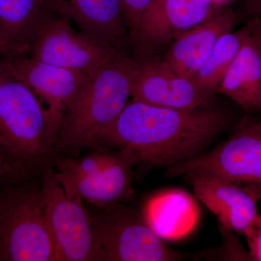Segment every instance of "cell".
Returning <instances> with one entry per match:
<instances>
[{"label":"cell","instance_id":"obj_22","mask_svg":"<svg viewBox=\"0 0 261 261\" xmlns=\"http://www.w3.org/2000/svg\"><path fill=\"white\" fill-rule=\"evenodd\" d=\"M29 178L30 177L9 159L0 146V185L5 186Z\"/></svg>","mask_w":261,"mask_h":261},{"label":"cell","instance_id":"obj_14","mask_svg":"<svg viewBox=\"0 0 261 261\" xmlns=\"http://www.w3.org/2000/svg\"><path fill=\"white\" fill-rule=\"evenodd\" d=\"M56 15V0H0V51L10 58L28 55L44 20Z\"/></svg>","mask_w":261,"mask_h":261},{"label":"cell","instance_id":"obj_10","mask_svg":"<svg viewBox=\"0 0 261 261\" xmlns=\"http://www.w3.org/2000/svg\"><path fill=\"white\" fill-rule=\"evenodd\" d=\"M217 8L212 0H153L130 42L137 56H156L178 34L205 21Z\"/></svg>","mask_w":261,"mask_h":261},{"label":"cell","instance_id":"obj_7","mask_svg":"<svg viewBox=\"0 0 261 261\" xmlns=\"http://www.w3.org/2000/svg\"><path fill=\"white\" fill-rule=\"evenodd\" d=\"M64 17L51 15L33 39L29 56L65 69L89 75L123 54L121 49L73 29Z\"/></svg>","mask_w":261,"mask_h":261},{"label":"cell","instance_id":"obj_2","mask_svg":"<svg viewBox=\"0 0 261 261\" xmlns=\"http://www.w3.org/2000/svg\"><path fill=\"white\" fill-rule=\"evenodd\" d=\"M58 135L47 108L0 57V146L5 154L35 177L56 159Z\"/></svg>","mask_w":261,"mask_h":261},{"label":"cell","instance_id":"obj_5","mask_svg":"<svg viewBox=\"0 0 261 261\" xmlns=\"http://www.w3.org/2000/svg\"><path fill=\"white\" fill-rule=\"evenodd\" d=\"M169 177L209 176L261 195V118L245 116L232 135L212 150L168 168Z\"/></svg>","mask_w":261,"mask_h":261},{"label":"cell","instance_id":"obj_4","mask_svg":"<svg viewBox=\"0 0 261 261\" xmlns=\"http://www.w3.org/2000/svg\"><path fill=\"white\" fill-rule=\"evenodd\" d=\"M29 180L0 191V261H56L42 184Z\"/></svg>","mask_w":261,"mask_h":261},{"label":"cell","instance_id":"obj_25","mask_svg":"<svg viewBox=\"0 0 261 261\" xmlns=\"http://www.w3.org/2000/svg\"><path fill=\"white\" fill-rule=\"evenodd\" d=\"M249 25L255 32L258 34L261 39V20L255 18H252Z\"/></svg>","mask_w":261,"mask_h":261},{"label":"cell","instance_id":"obj_12","mask_svg":"<svg viewBox=\"0 0 261 261\" xmlns=\"http://www.w3.org/2000/svg\"><path fill=\"white\" fill-rule=\"evenodd\" d=\"M240 21L238 13L226 6L195 27L178 34L161 59L182 76L194 80L215 44Z\"/></svg>","mask_w":261,"mask_h":261},{"label":"cell","instance_id":"obj_9","mask_svg":"<svg viewBox=\"0 0 261 261\" xmlns=\"http://www.w3.org/2000/svg\"><path fill=\"white\" fill-rule=\"evenodd\" d=\"M132 89V99L161 107L194 110L214 107V93L200 88L193 80L154 57H140Z\"/></svg>","mask_w":261,"mask_h":261},{"label":"cell","instance_id":"obj_28","mask_svg":"<svg viewBox=\"0 0 261 261\" xmlns=\"http://www.w3.org/2000/svg\"><path fill=\"white\" fill-rule=\"evenodd\" d=\"M0 57H2L1 51H0Z\"/></svg>","mask_w":261,"mask_h":261},{"label":"cell","instance_id":"obj_13","mask_svg":"<svg viewBox=\"0 0 261 261\" xmlns=\"http://www.w3.org/2000/svg\"><path fill=\"white\" fill-rule=\"evenodd\" d=\"M196 197L219 219L226 231L243 234L256 223L257 199L243 187L221 178H190Z\"/></svg>","mask_w":261,"mask_h":261},{"label":"cell","instance_id":"obj_8","mask_svg":"<svg viewBox=\"0 0 261 261\" xmlns=\"http://www.w3.org/2000/svg\"><path fill=\"white\" fill-rule=\"evenodd\" d=\"M41 176L56 261H93L92 221L82 200L65 193L50 166Z\"/></svg>","mask_w":261,"mask_h":261},{"label":"cell","instance_id":"obj_16","mask_svg":"<svg viewBox=\"0 0 261 261\" xmlns=\"http://www.w3.org/2000/svg\"><path fill=\"white\" fill-rule=\"evenodd\" d=\"M142 217L157 236L165 240H178L195 229L200 208L195 197L178 189L163 190L149 197Z\"/></svg>","mask_w":261,"mask_h":261},{"label":"cell","instance_id":"obj_11","mask_svg":"<svg viewBox=\"0 0 261 261\" xmlns=\"http://www.w3.org/2000/svg\"><path fill=\"white\" fill-rule=\"evenodd\" d=\"M5 59L12 73L28 86L47 108L53 126L59 133L67 110L90 74L47 64L29 55Z\"/></svg>","mask_w":261,"mask_h":261},{"label":"cell","instance_id":"obj_19","mask_svg":"<svg viewBox=\"0 0 261 261\" xmlns=\"http://www.w3.org/2000/svg\"><path fill=\"white\" fill-rule=\"evenodd\" d=\"M250 33L251 29L247 25L238 32L232 31L221 37L194 79L195 83L204 90L216 94L218 85Z\"/></svg>","mask_w":261,"mask_h":261},{"label":"cell","instance_id":"obj_6","mask_svg":"<svg viewBox=\"0 0 261 261\" xmlns=\"http://www.w3.org/2000/svg\"><path fill=\"white\" fill-rule=\"evenodd\" d=\"M91 221L93 261H171L184 257L163 243L142 216L122 202L101 207Z\"/></svg>","mask_w":261,"mask_h":261},{"label":"cell","instance_id":"obj_3","mask_svg":"<svg viewBox=\"0 0 261 261\" xmlns=\"http://www.w3.org/2000/svg\"><path fill=\"white\" fill-rule=\"evenodd\" d=\"M137 60L125 54L89 75L62 121L58 149H93L132 97Z\"/></svg>","mask_w":261,"mask_h":261},{"label":"cell","instance_id":"obj_21","mask_svg":"<svg viewBox=\"0 0 261 261\" xmlns=\"http://www.w3.org/2000/svg\"><path fill=\"white\" fill-rule=\"evenodd\" d=\"M153 0H120L129 39L137 32L141 20Z\"/></svg>","mask_w":261,"mask_h":261},{"label":"cell","instance_id":"obj_26","mask_svg":"<svg viewBox=\"0 0 261 261\" xmlns=\"http://www.w3.org/2000/svg\"><path fill=\"white\" fill-rule=\"evenodd\" d=\"M259 221H260L261 224V216H260V218H259Z\"/></svg>","mask_w":261,"mask_h":261},{"label":"cell","instance_id":"obj_23","mask_svg":"<svg viewBox=\"0 0 261 261\" xmlns=\"http://www.w3.org/2000/svg\"><path fill=\"white\" fill-rule=\"evenodd\" d=\"M259 218L256 223L244 233L247 239L250 250L249 255L252 260L261 261V224Z\"/></svg>","mask_w":261,"mask_h":261},{"label":"cell","instance_id":"obj_18","mask_svg":"<svg viewBox=\"0 0 261 261\" xmlns=\"http://www.w3.org/2000/svg\"><path fill=\"white\" fill-rule=\"evenodd\" d=\"M134 165L119 150L114 161L100 172L61 186L67 195L87 200L100 208L123 202L133 195L132 170Z\"/></svg>","mask_w":261,"mask_h":261},{"label":"cell","instance_id":"obj_1","mask_svg":"<svg viewBox=\"0 0 261 261\" xmlns=\"http://www.w3.org/2000/svg\"><path fill=\"white\" fill-rule=\"evenodd\" d=\"M228 121L226 113L214 106L173 109L132 99L98 143L121 148L135 164L170 168L200 154Z\"/></svg>","mask_w":261,"mask_h":261},{"label":"cell","instance_id":"obj_17","mask_svg":"<svg viewBox=\"0 0 261 261\" xmlns=\"http://www.w3.org/2000/svg\"><path fill=\"white\" fill-rule=\"evenodd\" d=\"M250 29L251 33L220 82L216 94H224L247 112L254 113L261 111V39Z\"/></svg>","mask_w":261,"mask_h":261},{"label":"cell","instance_id":"obj_24","mask_svg":"<svg viewBox=\"0 0 261 261\" xmlns=\"http://www.w3.org/2000/svg\"><path fill=\"white\" fill-rule=\"evenodd\" d=\"M245 4L248 14L261 20V0H245Z\"/></svg>","mask_w":261,"mask_h":261},{"label":"cell","instance_id":"obj_15","mask_svg":"<svg viewBox=\"0 0 261 261\" xmlns=\"http://www.w3.org/2000/svg\"><path fill=\"white\" fill-rule=\"evenodd\" d=\"M56 4L58 16L101 42L120 49L128 37L120 0H56Z\"/></svg>","mask_w":261,"mask_h":261},{"label":"cell","instance_id":"obj_20","mask_svg":"<svg viewBox=\"0 0 261 261\" xmlns=\"http://www.w3.org/2000/svg\"><path fill=\"white\" fill-rule=\"evenodd\" d=\"M117 152L99 145L82 157L56 156L53 161L56 171L55 178L61 185L100 172L114 161Z\"/></svg>","mask_w":261,"mask_h":261},{"label":"cell","instance_id":"obj_27","mask_svg":"<svg viewBox=\"0 0 261 261\" xmlns=\"http://www.w3.org/2000/svg\"><path fill=\"white\" fill-rule=\"evenodd\" d=\"M261 199V195L260 196V197H259V200H260Z\"/></svg>","mask_w":261,"mask_h":261}]
</instances>
